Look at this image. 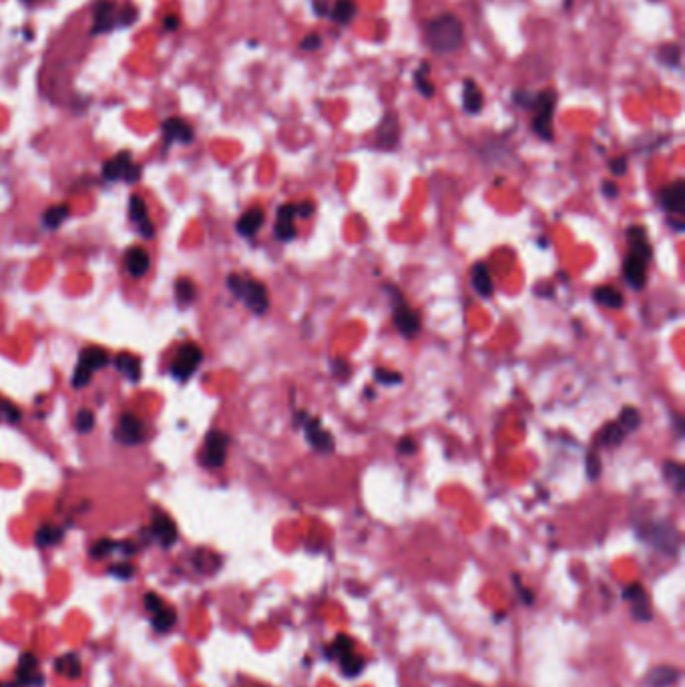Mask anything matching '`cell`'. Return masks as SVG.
<instances>
[{
    "label": "cell",
    "instance_id": "cell-1",
    "mask_svg": "<svg viewBox=\"0 0 685 687\" xmlns=\"http://www.w3.org/2000/svg\"><path fill=\"white\" fill-rule=\"evenodd\" d=\"M424 39L428 49L436 54H452L462 47L464 27L454 14L444 13L430 18L424 27Z\"/></svg>",
    "mask_w": 685,
    "mask_h": 687
},
{
    "label": "cell",
    "instance_id": "cell-2",
    "mask_svg": "<svg viewBox=\"0 0 685 687\" xmlns=\"http://www.w3.org/2000/svg\"><path fill=\"white\" fill-rule=\"evenodd\" d=\"M514 103L521 107H527L535 111L533 117V131L542 141H553V115L557 107V93L553 89H545L540 93L531 95L527 91H516L514 93Z\"/></svg>",
    "mask_w": 685,
    "mask_h": 687
},
{
    "label": "cell",
    "instance_id": "cell-3",
    "mask_svg": "<svg viewBox=\"0 0 685 687\" xmlns=\"http://www.w3.org/2000/svg\"><path fill=\"white\" fill-rule=\"evenodd\" d=\"M227 286L229 290L234 291V296H238L239 300H243V304L250 308L253 314L262 316L267 312L269 308V298H267V290L262 281L257 279H243L238 274H231L227 278Z\"/></svg>",
    "mask_w": 685,
    "mask_h": 687
},
{
    "label": "cell",
    "instance_id": "cell-4",
    "mask_svg": "<svg viewBox=\"0 0 685 687\" xmlns=\"http://www.w3.org/2000/svg\"><path fill=\"white\" fill-rule=\"evenodd\" d=\"M109 362V354H107L103 348H97V346H89L80 352L79 356V366L75 370V376H73V386L75 388H83L87 384L91 382L92 372L99 370L107 366Z\"/></svg>",
    "mask_w": 685,
    "mask_h": 687
},
{
    "label": "cell",
    "instance_id": "cell-5",
    "mask_svg": "<svg viewBox=\"0 0 685 687\" xmlns=\"http://www.w3.org/2000/svg\"><path fill=\"white\" fill-rule=\"evenodd\" d=\"M394 326L396 330L400 332L404 338H414L418 332H420V314L416 310H412L400 296V291L394 290Z\"/></svg>",
    "mask_w": 685,
    "mask_h": 687
},
{
    "label": "cell",
    "instance_id": "cell-6",
    "mask_svg": "<svg viewBox=\"0 0 685 687\" xmlns=\"http://www.w3.org/2000/svg\"><path fill=\"white\" fill-rule=\"evenodd\" d=\"M227 446H229V437L222 430H211L205 437L201 463L207 468H222L227 458Z\"/></svg>",
    "mask_w": 685,
    "mask_h": 687
},
{
    "label": "cell",
    "instance_id": "cell-7",
    "mask_svg": "<svg viewBox=\"0 0 685 687\" xmlns=\"http://www.w3.org/2000/svg\"><path fill=\"white\" fill-rule=\"evenodd\" d=\"M201 360H203V352L198 344H185L173 360L171 374L177 380H187L193 372L198 370Z\"/></svg>",
    "mask_w": 685,
    "mask_h": 687
},
{
    "label": "cell",
    "instance_id": "cell-8",
    "mask_svg": "<svg viewBox=\"0 0 685 687\" xmlns=\"http://www.w3.org/2000/svg\"><path fill=\"white\" fill-rule=\"evenodd\" d=\"M103 175H105V179H109V181L125 179V181L133 183V181L139 179L141 169L137 165H133L131 153L123 151V153H119V155H115V157L107 161L105 167H103Z\"/></svg>",
    "mask_w": 685,
    "mask_h": 687
},
{
    "label": "cell",
    "instance_id": "cell-9",
    "mask_svg": "<svg viewBox=\"0 0 685 687\" xmlns=\"http://www.w3.org/2000/svg\"><path fill=\"white\" fill-rule=\"evenodd\" d=\"M145 609L151 613V623H153L155 631H159V633L169 631L173 625H175V619H177L175 611L167 607L163 603V599L157 597L155 593L145 595Z\"/></svg>",
    "mask_w": 685,
    "mask_h": 687
},
{
    "label": "cell",
    "instance_id": "cell-10",
    "mask_svg": "<svg viewBox=\"0 0 685 687\" xmlns=\"http://www.w3.org/2000/svg\"><path fill=\"white\" fill-rule=\"evenodd\" d=\"M115 438L123 442V444H139L145 438V424L141 418H137L135 414L127 412L119 418L117 430H115Z\"/></svg>",
    "mask_w": 685,
    "mask_h": 687
},
{
    "label": "cell",
    "instance_id": "cell-11",
    "mask_svg": "<svg viewBox=\"0 0 685 687\" xmlns=\"http://www.w3.org/2000/svg\"><path fill=\"white\" fill-rule=\"evenodd\" d=\"M303 432H305V438L310 442V446L322 454H328L334 450V437L329 434L328 430L322 426V422L317 418H305V422L302 424Z\"/></svg>",
    "mask_w": 685,
    "mask_h": 687
},
{
    "label": "cell",
    "instance_id": "cell-12",
    "mask_svg": "<svg viewBox=\"0 0 685 687\" xmlns=\"http://www.w3.org/2000/svg\"><path fill=\"white\" fill-rule=\"evenodd\" d=\"M400 141V123H398V115L396 113H386L376 129V145L390 151L394 149Z\"/></svg>",
    "mask_w": 685,
    "mask_h": 687
},
{
    "label": "cell",
    "instance_id": "cell-13",
    "mask_svg": "<svg viewBox=\"0 0 685 687\" xmlns=\"http://www.w3.org/2000/svg\"><path fill=\"white\" fill-rule=\"evenodd\" d=\"M661 205L665 207V212L675 217H684L685 213V183L681 179H677L672 186L663 187L661 191Z\"/></svg>",
    "mask_w": 685,
    "mask_h": 687
},
{
    "label": "cell",
    "instance_id": "cell-14",
    "mask_svg": "<svg viewBox=\"0 0 685 687\" xmlns=\"http://www.w3.org/2000/svg\"><path fill=\"white\" fill-rule=\"evenodd\" d=\"M623 276L633 290H643L647 284V262L635 253H629L623 264Z\"/></svg>",
    "mask_w": 685,
    "mask_h": 687
},
{
    "label": "cell",
    "instance_id": "cell-15",
    "mask_svg": "<svg viewBox=\"0 0 685 687\" xmlns=\"http://www.w3.org/2000/svg\"><path fill=\"white\" fill-rule=\"evenodd\" d=\"M16 681H18V686L27 687L42 686V675L39 671V659H37V655L25 653L20 657L18 667H16Z\"/></svg>",
    "mask_w": 685,
    "mask_h": 687
},
{
    "label": "cell",
    "instance_id": "cell-16",
    "mask_svg": "<svg viewBox=\"0 0 685 687\" xmlns=\"http://www.w3.org/2000/svg\"><path fill=\"white\" fill-rule=\"evenodd\" d=\"M296 207L293 203H286L277 209V221L274 227V233L279 241H291L296 238Z\"/></svg>",
    "mask_w": 685,
    "mask_h": 687
},
{
    "label": "cell",
    "instance_id": "cell-17",
    "mask_svg": "<svg viewBox=\"0 0 685 687\" xmlns=\"http://www.w3.org/2000/svg\"><path fill=\"white\" fill-rule=\"evenodd\" d=\"M623 597L627 601H631L633 605V613L639 621H651V611H649V599H647L645 589L639 585V583H633L629 585L625 591H623Z\"/></svg>",
    "mask_w": 685,
    "mask_h": 687
},
{
    "label": "cell",
    "instance_id": "cell-18",
    "mask_svg": "<svg viewBox=\"0 0 685 687\" xmlns=\"http://www.w3.org/2000/svg\"><path fill=\"white\" fill-rule=\"evenodd\" d=\"M151 530L155 535L163 547H171L173 542L177 541V527L173 523V518L165 513H155L153 515V525H151Z\"/></svg>",
    "mask_w": 685,
    "mask_h": 687
},
{
    "label": "cell",
    "instance_id": "cell-19",
    "mask_svg": "<svg viewBox=\"0 0 685 687\" xmlns=\"http://www.w3.org/2000/svg\"><path fill=\"white\" fill-rule=\"evenodd\" d=\"M462 107L468 115H478L485 107V95L475 80L466 79L462 83Z\"/></svg>",
    "mask_w": 685,
    "mask_h": 687
},
{
    "label": "cell",
    "instance_id": "cell-20",
    "mask_svg": "<svg viewBox=\"0 0 685 687\" xmlns=\"http://www.w3.org/2000/svg\"><path fill=\"white\" fill-rule=\"evenodd\" d=\"M163 135H165V143L169 145L173 141H179V143H191L193 139V129L185 123L183 119L179 117H171L163 123Z\"/></svg>",
    "mask_w": 685,
    "mask_h": 687
},
{
    "label": "cell",
    "instance_id": "cell-21",
    "mask_svg": "<svg viewBox=\"0 0 685 687\" xmlns=\"http://www.w3.org/2000/svg\"><path fill=\"white\" fill-rule=\"evenodd\" d=\"M115 2L113 0H99L95 4V25L92 32H107L115 25Z\"/></svg>",
    "mask_w": 685,
    "mask_h": 687
},
{
    "label": "cell",
    "instance_id": "cell-22",
    "mask_svg": "<svg viewBox=\"0 0 685 687\" xmlns=\"http://www.w3.org/2000/svg\"><path fill=\"white\" fill-rule=\"evenodd\" d=\"M125 267L131 278H143L149 269V255L143 248H129L125 253Z\"/></svg>",
    "mask_w": 685,
    "mask_h": 687
},
{
    "label": "cell",
    "instance_id": "cell-23",
    "mask_svg": "<svg viewBox=\"0 0 685 687\" xmlns=\"http://www.w3.org/2000/svg\"><path fill=\"white\" fill-rule=\"evenodd\" d=\"M627 236H629V243H631V253L639 255L641 260H645L649 264L651 255H653V250H651V243L647 239V231L645 227L641 225H631L627 229Z\"/></svg>",
    "mask_w": 685,
    "mask_h": 687
},
{
    "label": "cell",
    "instance_id": "cell-24",
    "mask_svg": "<svg viewBox=\"0 0 685 687\" xmlns=\"http://www.w3.org/2000/svg\"><path fill=\"white\" fill-rule=\"evenodd\" d=\"M129 213H131V219L135 221V224L139 225V229H141V236L143 238H153V231H155V227H153V224H151V219H149V212H147V205H145V201L141 197H131V203H129Z\"/></svg>",
    "mask_w": 685,
    "mask_h": 687
},
{
    "label": "cell",
    "instance_id": "cell-25",
    "mask_svg": "<svg viewBox=\"0 0 685 687\" xmlns=\"http://www.w3.org/2000/svg\"><path fill=\"white\" fill-rule=\"evenodd\" d=\"M471 284L473 288L476 290V293H480L483 298H488L495 286H492V278H490V272L485 264H476L473 269H471Z\"/></svg>",
    "mask_w": 685,
    "mask_h": 687
},
{
    "label": "cell",
    "instance_id": "cell-26",
    "mask_svg": "<svg viewBox=\"0 0 685 687\" xmlns=\"http://www.w3.org/2000/svg\"><path fill=\"white\" fill-rule=\"evenodd\" d=\"M264 212L260 207H251V209H248V212L239 217L238 231L241 236H255L257 229L264 225Z\"/></svg>",
    "mask_w": 685,
    "mask_h": 687
},
{
    "label": "cell",
    "instance_id": "cell-27",
    "mask_svg": "<svg viewBox=\"0 0 685 687\" xmlns=\"http://www.w3.org/2000/svg\"><path fill=\"white\" fill-rule=\"evenodd\" d=\"M358 14V4L356 0H336L332 11H329V16L334 23L338 25H348L356 18Z\"/></svg>",
    "mask_w": 685,
    "mask_h": 687
},
{
    "label": "cell",
    "instance_id": "cell-28",
    "mask_svg": "<svg viewBox=\"0 0 685 687\" xmlns=\"http://www.w3.org/2000/svg\"><path fill=\"white\" fill-rule=\"evenodd\" d=\"M593 298L597 304L605 305V308H609V310H619L621 305L625 304L621 291L615 290L613 286H599V288L593 291Z\"/></svg>",
    "mask_w": 685,
    "mask_h": 687
},
{
    "label": "cell",
    "instance_id": "cell-29",
    "mask_svg": "<svg viewBox=\"0 0 685 687\" xmlns=\"http://www.w3.org/2000/svg\"><path fill=\"white\" fill-rule=\"evenodd\" d=\"M115 366H117V370L119 372H123L129 380H133V382H137L139 378H141V362H139V358L137 356H131V354H119V356L115 358Z\"/></svg>",
    "mask_w": 685,
    "mask_h": 687
},
{
    "label": "cell",
    "instance_id": "cell-30",
    "mask_svg": "<svg viewBox=\"0 0 685 687\" xmlns=\"http://www.w3.org/2000/svg\"><path fill=\"white\" fill-rule=\"evenodd\" d=\"M54 669L56 674L63 675V677H71V679H77L80 675V661L75 653H66V655H61L59 659L54 661Z\"/></svg>",
    "mask_w": 685,
    "mask_h": 687
},
{
    "label": "cell",
    "instance_id": "cell-31",
    "mask_svg": "<svg viewBox=\"0 0 685 687\" xmlns=\"http://www.w3.org/2000/svg\"><path fill=\"white\" fill-rule=\"evenodd\" d=\"M63 537H65V530L61 529V527L44 525V527H40V529L37 530L35 541H37L39 547H53V545H59V542L63 541Z\"/></svg>",
    "mask_w": 685,
    "mask_h": 687
},
{
    "label": "cell",
    "instance_id": "cell-32",
    "mask_svg": "<svg viewBox=\"0 0 685 687\" xmlns=\"http://www.w3.org/2000/svg\"><path fill=\"white\" fill-rule=\"evenodd\" d=\"M428 73H430V65L424 61L418 68H416V73H414V83H416V89H418V93L422 95V97H435V85H432V80L428 79Z\"/></svg>",
    "mask_w": 685,
    "mask_h": 687
},
{
    "label": "cell",
    "instance_id": "cell-33",
    "mask_svg": "<svg viewBox=\"0 0 685 687\" xmlns=\"http://www.w3.org/2000/svg\"><path fill=\"white\" fill-rule=\"evenodd\" d=\"M625 437H627V432L621 428L619 422H611L607 424L605 428L601 430V434H599V442H601L603 446H617V444L623 442V438Z\"/></svg>",
    "mask_w": 685,
    "mask_h": 687
},
{
    "label": "cell",
    "instance_id": "cell-34",
    "mask_svg": "<svg viewBox=\"0 0 685 687\" xmlns=\"http://www.w3.org/2000/svg\"><path fill=\"white\" fill-rule=\"evenodd\" d=\"M663 470H665V478L672 482V487L677 492H681L684 490V485H685V470H684V466L679 463H673V461H669V463H665L663 464Z\"/></svg>",
    "mask_w": 685,
    "mask_h": 687
},
{
    "label": "cell",
    "instance_id": "cell-35",
    "mask_svg": "<svg viewBox=\"0 0 685 687\" xmlns=\"http://www.w3.org/2000/svg\"><path fill=\"white\" fill-rule=\"evenodd\" d=\"M617 422H619V426L623 428V430H625V432H627V434H631L635 428H639V422H641V414H639V410L633 408V406H625V408L621 410Z\"/></svg>",
    "mask_w": 685,
    "mask_h": 687
},
{
    "label": "cell",
    "instance_id": "cell-36",
    "mask_svg": "<svg viewBox=\"0 0 685 687\" xmlns=\"http://www.w3.org/2000/svg\"><path fill=\"white\" fill-rule=\"evenodd\" d=\"M675 679H677V669H672V667H657L647 677V681L653 683V687L672 686Z\"/></svg>",
    "mask_w": 685,
    "mask_h": 687
},
{
    "label": "cell",
    "instance_id": "cell-37",
    "mask_svg": "<svg viewBox=\"0 0 685 687\" xmlns=\"http://www.w3.org/2000/svg\"><path fill=\"white\" fill-rule=\"evenodd\" d=\"M657 59L665 66L677 68L681 63V49L677 44H663L657 51Z\"/></svg>",
    "mask_w": 685,
    "mask_h": 687
},
{
    "label": "cell",
    "instance_id": "cell-38",
    "mask_svg": "<svg viewBox=\"0 0 685 687\" xmlns=\"http://www.w3.org/2000/svg\"><path fill=\"white\" fill-rule=\"evenodd\" d=\"M175 298H177V304L189 305L195 300V286L189 279H179L175 284Z\"/></svg>",
    "mask_w": 685,
    "mask_h": 687
},
{
    "label": "cell",
    "instance_id": "cell-39",
    "mask_svg": "<svg viewBox=\"0 0 685 687\" xmlns=\"http://www.w3.org/2000/svg\"><path fill=\"white\" fill-rule=\"evenodd\" d=\"M352 649H354V643H352V639H350V637H346V635H338V639L332 643L329 655H334L336 659L342 661L344 657L352 655Z\"/></svg>",
    "mask_w": 685,
    "mask_h": 687
},
{
    "label": "cell",
    "instance_id": "cell-40",
    "mask_svg": "<svg viewBox=\"0 0 685 687\" xmlns=\"http://www.w3.org/2000/svg\"><path fill=\"white\" fill-rule=\"evenodd\" d=\"M66 215H68V207L66 205H54V207L44 212V225L49 229H56L59 225L65 221Z\"/></svg>",
    "mask_w": 685,
    "mask_h": 687
},
{
    "label": "cell",
    "instance_id": "cell-41",
    "mask_svg": "<svg viewBox=\"0 0 685 687\" xmlns=\"http://www.w3.org/2000/svg\"><path fill=\"white\" fill-rule=\"evenodd\" d=\"M115 549H119V545L115 541H111V539H101V541H97L95 545H92V549H91V557L92 559H103V557H109Z\"/></svg>",
    "mask_w": 685,
    "mask_h": 687
},
{
    "label": "cell",
    "instance_id": "cell-42",
    "mask_svg": "<svg viewBox=\"0 0 685 687\" xmlns=\"http://www.w3.org/2000/svg\"><path fill=\"white\" fill-rule=\"evenodd\" d=\"M75 424H77V430L79 432L87 434V432H91L92 428H95V414L87 408L79 410V414L75 418Z\"/></svg>",
    "mask_w": 685,
    "mask_h": 687
},
{
    "label": "cell",
    "instance_id": "cell-43",
    "mask_svg": "<svg viewBox=\"0 0 685 687\" xmlns=\"http://www.w3.org/2000/svg\"><path fill=\"white\" fill-rule=\"evenodd\" d=\"M374 378L376 382L384 384V386H394V384L402 382V374L394 370H386V368H376L374 370Z\"/></svg>",
    "mask_w": 685,
    "mask_h": 687
},
{
    "label": "cell",
    "instance_id": "cell-44",
    "mask_svg": "<svg viewBox=\"0 0 685 687\" xmlns=\"http://www.w3.org/2000/svg\"><path fill=\"white\" fill-rule=\"evenodd\" d=\"M340 665H342L344 675H350V677H356V675L360 674V669L364 667V661L360 659V657H356V655L352 653V655H348V657H344V659L340 661Z\"/></svg>",
    "mask_w": 685,
    "mask_h": 687
},
{
    "label": "cell",
    "instance_id": "cell-45",
    "mask_svg": "<svg viewBox=\"0 0 685 687\" xmlns=\"http://www.w3.org/2000/svg\"><path fill=\"white\" fill-rule=\"evenodd\" d=\"M0 416H4L8 422H18V420H20V412H18V408L13 406L11 402L2 400V398H0Z\"/></svg>",
    "mask_w": 685,
    "mask_h": 687
},
{
    "label": "cell",
    "instance_id": "cell-46",
    "mask_svg": "<svg viewBox=\"0 0 685 687\" xmlns=\"http://www.w3.org/2000/svg\"><path fill=\"white\" fill-rule=\"evenodd\" d=\"M320 47H322V37L316 35V32H312V35H308V37H303L300 40V49L305 51V53H314Z\"/></svg>",
    "mask_w": 685,
    "mask_h": 687
},
{
    "label": "cell",
    "instance_id": "cell-47",
    "mask_svg": "<svg viewBox=\"0 0 685 687\" xmlns=\"http://www.w3.org/2000/svg\"><path fill=\"white\" fill-rule=\"evenodd\" d=\"M585 466H587V476L591 478V480H597L599 478V475H601V461L597 458V454H587V463H585Z\"/></svg>",
    "mask_w": 685,
    "mask_h": 687
},
{
    "label": "cell",
    "instance_id": "cell-48",
    "mask_svg": "<svg viewBox=\"0 0 685 687\" xmlns=\"http://www.w3.org/2000/svg\"><path fill=\"white\" fill-rule=\"evenodd\" d=\"M109 573L115 575V577H119V579H129L133 573H135V569H133L129 563H119V565L109 569Z\"/></svg>",
    "mask_w": 685,
    "mask_h": 687
},
{
    "label": "cell",
    "instance_id": "cell-49",
    "mask_svg": "<svg viewBox=\"0 0 685 687\" xmlns=\"http://www.w3.org/2000/svg\"><path fill=\"white\" fill-rule=\"evenodd\" d=\"M609 169H611V173H615V175H625V173H627V159L625 157L611 159V161H609Z\"/></svg>",
    "mask_w": 685,
    "mask_h": 687
},
{
    "label": "cell",
    "instance_id": "cell-50",
    "mask_svg": "<svg viewBox=\"0 0 685 687\" xmlns=\"http://www.w3.org/2000/svg\"><path fill=\"white\" fill-rule=\"evenodd\" d=\"M293 207H296V217H302V219H308L314 213V203L312 201H302V203H298Z\"/></svg>",
    "mask_w": 685,
    "mask_h": 687
},
{
    "label": "cell",
    "instance_id": "cell-51",
    "mask_svg": "<svg viewBox=\"0 0 685 687\" xmlns=\"http://www.w3.org/2000/svg\"><path fill=\"white\" fill-rule=\"evenodd\" d=\"M398 452L400 454H412V452H416V440L408 437L402 438L400 444H398Z\"/></svg>",
    "mask_w": 685,
    "mask_h": 687
},
{
    "label": "cell",
    "instance_id": "cell-52",
    "mask_svg": "<svg viewBox=\"0 0 685 687\" xmlns=\"http://www.w3.org/2000/svg\"><path fill=\"white\" fill-rule=\"evenodd\" d=\"M332 370H334V374L338 376V378H346L348 374H350V366L344 362V360H334V364H332ZM350 378V376H348Z\"/></svg>",
    "mask_w": 685,
    "mask_h": 687
},
{
    "label": "cell",
    "instance_id": "cell-53",
    "mask_svg": "<svg viewBox=\"0 0 685 687\" xmlns=\"http://www.w3.org/2000/svg\"><path fill=\"white\" fill-rule=\"evenodd\" d=\"M314 13L317 14V16H326V14H329V4L326 2V0H314Z\"/></svg>",
    "mask_w": 685,
    "mask_h": 687
},
{
    "label": "cell",
    "instance_id": "cell-54",
    "mask_svg": "<svg viewBox=\"0 0 685 687\" xmlns=\"http://www.w3.org/2000/svg\"><path fill=\"white\" fill-rule=\"evenodd\" d=\"M603 193H605L609 199H615L617 197V193H619V187H617V183H613V181H605V183H603Z\"/></svg>",
    "mask_w": 685,
    "mask_h": 687
},
{
    "label": "cell",
    "instance_id": "cell-55",
    "mask_svg": "<svg viewBox=\"0 0 685 687\" xmlns=\"http://www.w3.org/2000/svg\"><path fill=\"white\" fill-rule=\"evenodd\" d=\"M163 27L167 28V30H175V28L179 27V18H177V16H173V14H169V16L163 20Z\"/></svg>",
    "mask_w": 685,
    "mask_h": 687
},
{
    "label": "cell",
    "instance_id": "cell-56",
    "mask_svg": "<svg viewBox=\"0 0 685 687\" xmlns=\"http://www.w3.org/2000/svg\"><path fill=\"white\" fill-rule=\"evenodd\" d=\"M25 2H30V0H25Z\"/></svg>",
    "mask_w": 685,
    "mask_h": 687
},
{
    "label": "cell",
    "instance_id": "cell-57",
    "mask_svg": "<svg viewBox=\"0 0 685 687\" xmlns=\"http://www.w3.org/2000/svg\"><path fill=\"white\" fill-rule=\"evenodd\" d=\"M0 687H2V686H0Z\"/></svg>",
    "mask_w": 685,
    "mask_h": 687
}]
</instances>
